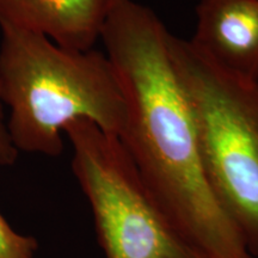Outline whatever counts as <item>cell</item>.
Instances as JSON below:
<instances>
[{"instance_id":"ba28073f","label":"cell","mask_w":258,"mask_h":258,"mask_svg":"<svg viewBox=\"0 0 258 258\" xmlns=\"http://www.w3.org/2000/svg\"><path fill=\"white\" fill-rule=\"evenodd\" d=\"M18 151L16 150L10 138L8 129V117L5 114V105L0 95V165H12L18 157Z\"/></svg>"},{"instance_id":"52a82bcc","label":"cell","mask_w":258,"mask_h":258,"mask_svg":"<svg viewBox=\"0 0 258 258\" xmlns=\"http://www.w3.org/2000/svg\"><path fill=\"white\" fill-rule=\"evenodd\" d=\"M37 246L35 238L18 234L0 214V258H34Z\"/></svg>"},{"instance_id":"5b68a950","label":"cell","mask_w":258,"mask_h":258,"mask_svg":"<svg viewBox=\"0 0 258 258\" xmlns=\"http://www.w3.org/2000/svg\"><path fill=\"white\" fill-rule=\"evenodd\" d=\"M196 15L194 46L226 72L258 80V0H201Z\"/></svg>"},{"instance_id":"7a4b0ae2","label":"cell","mask_w":258,"mask_h":258,"mask_svg":"<svg viewBox=\"0 0 258 258\" xmlns=\"http://www.w3.org/2000/svg\"><path fill=\"white\" fill-rule=\"evenodd\" d=\"M0 95L18 152L59 156L63 128L76 120L117 138L124 127V97L105 54L69 49L40 35L2 31Z\"/></svg>"},{"instance_id":"3957f363","label":"cell","mask_w":258,"mask_h":258,"mask_svg":"<svg viewBox=\"0 0 258 258\" xmlns=\"http://www.w3.org/2000/svg\"><path fill=\"white\" fill-rule=\"evenodd\" d=\"M171 61L191 108L215 199L258 258V80L221 70L170 32Z\"/></svg>"},{"instance_id":"277c9868","label":"cell","mask_w":258,"mask_h":258,"mask_svg":"<svg viewBox=\"0 0 258 258\" xmlns=\"http://www.w3.org/2000/svg\"><path fill=\"white\" fill-rule=\"evenodd\" d=\"M105 258H206L145 185L121 141L89 120L63 128Z\"/></svg>"},{"instance_id":"6da1fadb","label":"cell","mask_w":258,"mask_h":258,"mask_svg":"<svg viewBox=\"0 0 258 258\" xmlns=\"http://www.w3.org/2000/svg\"><path fill=\"white\" fill-rule=\"evenodd\" d=\"M169 35L147 6L112 2L101 40L125 102L118 140L156 201L206 258H254L208 184Z\"/></svg>"},{"instance_id":"8992f818","label":"cell","mask_w":258,"mask_h":258,"mask_svg":"<svg viewBox=\"0 0 258 258\" xmlns=\"http://www.w3.org/2000/svg\"><path fill=\"white\" fill-rule=\"evenodd\" d=\"M114 0H0V29L40 35L57 46L90 50Z\"/></svg>"}]
</instances>
